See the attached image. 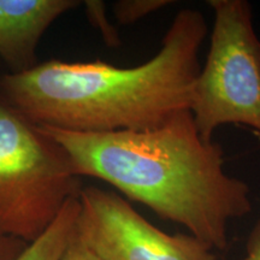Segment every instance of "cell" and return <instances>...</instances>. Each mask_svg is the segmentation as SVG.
<instances>
[{"label": "cell", "mask_w": 260, "mask_h": 260, "mask_svg": "<svg viewBox=\"0 0 260 260\" xmlns=\"http://www.w3.org/2000/svg\"><path fill=\"white\" fill-rule=\"evenodd\" d=\"M79 204L76 236L102 260H217L198 237L161 232L111 190L82 187Z\"/></svg>", "instance_id": "obj_5"}, {"label": "cell", "mask_w": 260, "mask_h": 260, "mask_svg": "<svg viewBox=\"0 0 260 260\" xmlns=\"http://www.w3.org/2000/svg\"><path fill=\"white\" fill-rule=\"evenodd\" d=\"M40 128L67 153L77 176L106 182L212 249L224 251L228 224L252 211L249 187L224 171L222 147L200 135L189 110L142 132Z\"/></svg>", "instance_id": "obj_1"}, {"label": "cell", "mask_w": 260, "mask_h": 260, "mask_svg": "<svg viewBox=\"0 0 260 260\" xmlns=\"http://www.w3.org/2000/svg\"><path fill=\"white\" fill-rule=\"evenodd\" d=\"M79 5L75 0H0V59L9 74L38 65L41 38L56 19Z\"/></svg>", "instance_id": "obj_6"}, {"label": "cell", "mask_w": 260, "mask_h": 260, "mask_svg": "<svg viewBox=\"0 0 260 260\" xmlns=\"http://www.w3.org/2000/svg\"><path fill=\"white\" fill-rule=\"evenodd\" d=\"M240 260H260V219L253 226L246 243V255Z\"/></svg>", "instance_id": "obj_12"}, {"label": "cell", "mask_w": 260, "mask_h": 260, "mask_svg": "<svg viewBox=\"0 0 260 260\" xmlns=\"http://www.w3.org/2000/svg\"><path fill=\"white\" fill-rule=\"evenodd\" d=\"M170 4L171 0H119L112 10L117 23L130 25Z\"/></svg>", "instance_id": "obj_8"}, {"label": "cell", "mask_w": 260, "mask_h": 260, "mask_svg": "<svg viewBox=\"0 0 260 260\" xmlns=\"http://www.w3.org/2000/svg\"><path fill=\"white\" fill-rule=\"evenodd\" d=\"M79 210L77 195L68 201L46 232L29 243L16 260H59L76 230Z\"/></svg>", "instance_id": "obj_7"}, {"label": "cell", "mask_w": 260, "mask_h": 260, "mask_svg": "<svg viewBox=\"0 0 260 260\" xmlns=\"http://www.w3.org/2000/svg\"><path fill=\"white\" fill-rule=\"evenodd\" d=\"M84 9H86V14L89 22L94 27L99 29L107 46H118L121 44L118 31L106 17L105 4L99 0H87L84 3Z\"/></svg>", "instance_id": "obj_9"}, {"label": "cell", "mask_w": 260, "mask_h": 260, "mask_svg": "<svg viewBox=\"0 0 260 260\" xmlns=\"http://www.w3.org/2000/svg\"><path fill=\"white\" fill-rule=\"evenodd\" d=\"M80 178L60 146L0 96V234L35 241L79 195Z\"/></svg>", "instance_id": "obj_3"}, {"label": "cell", "mask_w": 260, "mask_h": 260, "mask_svg": "<svg viewBox=\"0 0 260 260\" xmlns=\"http://www.w3.org/2000/svg\"><path fill=\"white\" fill-rule=\"evenodd\" d=\"M207 23L198 10L176 15L154 57L134 68L47 60L0 77V96L40 126L77 133L142 132L189 110Z\"/></svg>", "instance_id": "obj_2"}, {"label": "cell", "mask_w": 260, "mask_h": 260, "mask_svg": "<svg viewBox=\"0 0 260 260\" xmlns=\"http://www.w3.org/2000/svg\"><path fill=\"white\" fill-rule=\"evenodd\" d=\"M59 260H102L76 236V230Z\"/></svg>", "instance_id": "obj_10"}, {"label": "cell", "mask_w": 260, "mask_h": 260, "mask_svg": "<svg viewBox=\"0 0 260 260\" xmlns=\"http://www.w3.org/2000/svg\"><path fill=\"white\" fill-rule=\"evenodd\" d=\"M29 243L0 234V260H16Z\"/></svg>", "instance_id": "obj_11"}, {"label": "cell", "mask_w": 260, "mask_h": 260, "mask_svg": "<svg viewBox=\"0 0 260 260\" xmlns=\"http://www.w3.org/2000/svg\"><path fill=\"white\" fill-rule=\"evenodd\" d=\"M214 12L206 60L191 89L189 111L207 141L224 124L253 130L260 141V39L246 0H210Z\"/></svg>", "instance_id": "obj_4"}]
</instances>
